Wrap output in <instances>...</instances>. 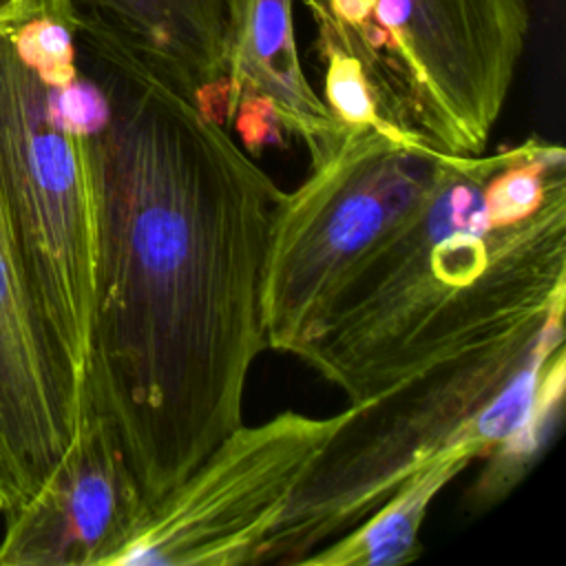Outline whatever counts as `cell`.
Wrapping results in <instances>:
<instances>
[{"mask_svg": "<svg viewBox=\"0 0 566 566\" xmlns=\"http://www.w3.org/2000/svg\"><path fill=\"white\" fill-rule=\"evenodd\" d=\"M146 515L108 420L82 405L80 429L60 464L9 513L0 566H111Z\"/></svg>", "mask_w": 566, "mask_h": 566, "instance_id": "9", "label": "cell"}, {"mask_svg": "<svg viewBox=\"0 0 566 566\" xmlns=\"http://www.w3.org/2000/svg\"><path fill=\"white\" fill-rule=\"evenodd\" d=\"M557 314L564 307L539 325L515 329L367 402L349 405L347 422L265 546L261 564H301L365 520L400 482L458 440V431L533 356Z\"/></svg>", "mask_w": 566, "mask_h": 566, "instance_id": "6", "label": "cell"}, {"mask_svg": "<svg viewBox=\"0 0 566 566\" xmlns=\"http://www.w3.org/2000/svg\"><path fill=\"white\" fill-rule=\"evenodd\" d=\"M347 418L349 407L323 418L281 411L261 424H239L148 511L111 566L261 564Z\"/></svg>", "mask_w": 566, "mask_h": 566, "instance_id": "7", "label": "cell"}, {"mask_svg": "<svg viewBox=\"0 0 566 566\" xmlns=\"http://www.w3.org/2000/svg\"><path fill=\"white\" fill-rule=\"evenodd\" d=\"M44 99L0 0V175L11 228L31 310L84 396L97 287L95 135L51 124Z\"/></svg>", "mask_w": 566, "mask_h": 566, "instance_id": "4", "label": "cell"}, {"mask_svg": "<svg viewBox=\"0 0 566 566\" xmlns=\"http://www.w3.org/2000/svg\"><path fill=\"white\" fill-rule=\"evenodd\" d=\"M453 155L376 126H345L283 192L261 281L265 347L298 356L345 279L444 177Z\"/></svg>", "mask_w": 566, "mask_h": 566, "instance_id": "3", "label": "cell"}, {"mask_svg": "<svg viewBox=\"0 0 566 566\" xmlns=\"http://www.w3.org/2000/svg\"><path fill=\"white\" fill-rule=\"evenodd\" d=\"M294 0H241L230 51V88L241 97L263 99L285 135L301 139L307 155H318L345 128L310 84L292 22ZM237 113V111H234Z\"/></svg>", "mask_w": 566, "mask_h": 566, "instance_id": "11", "label": "cell"}, {"mask_svg": "<svg viewBox=\"0 0 566 566\" xmlns=\"http://www.w3.org/2000/svg\"><path fill=\"white\" fill-rule=\"evenodd\" d=\"M82 420V389L51 349L29 303L0 175V513L49 480Z\"/></svg>", "mask_w": 566, "mask_h": 566, "instance_id": "8", "label": "cell"}, {"mask_svg": "<svg viewBox=\"0 0 566 566\" xmlns=\"http://www.w3.org/2000/svg\"><path fill=\"white\" fill-rule=\"evenodd\" d=\"M509 150L460 157L345 279L296 356L349 405L462 358L566 305V177L526 219L493 228L484 186Z\"/></svg>", "mask_w": 566, "mask_h": 566, "instance_id": "2", "label": "cell"}, {"mask_svg": "<svg viewBox=\"0 0 566 566\" xmlns=\"http://www.w3.org/2000/svg\"><path fill=\"white\" fill-rule=\"evenodd\" d=\"M396 135L444 155H482L531 31V0H374L338 22Z\"/></svg>", "mask_w": 566, "mask_h": 566, "instance_id": "5", "label": "cell"}, {"mask_svg": "<svg viewBox=\"0 0 566 566\" xmlns=\"http://www.w3.org/2000/svg\"><path fill=\"white\" fill-rule=\"evenodd\" d=\"M321 2H327V0H321Z\"/></svg>", "mask_w": 566, "mask_h": 566, "instance_id": "14", "label": "cell"}, {"mask_svg": "<svg viewBox=\"0 0 566 566\" xmlns=\"http://www.w3.org/2000/svg\"><path fill=\"white\" fill-rule=\"evenodd\" d=\"M566 356L559 347L544 365L531 407L520 424L486 455L489 462L480 475V482L471 491L475 504L482 502L491 506L504 497L528 471L537 451L548 438L555 416L564 402V382H566Z\"/></svg>", "mask_w": 566, "mask_h": 566, "instance_id": "13", "label": "cell"}, {"mask_svg": "<svg viewBox=\"0 0 566 566\" xmlns=\"http://www.w3.org/2000/svg\"><path fill=\"white\" fill-rule=\"evenodd\" d=\"M482 451L458 436L440 455L411 473L365 520L321 546L301 564L312 566H398L420 555L418 531L436 495L453 482Z\"/></svg>", "mask_w": 566, "mask_h": 566, "instance_id": "12", "label": "cell"}, {"mask_svg": "<svg viewBox=\"0 0 566 566\" xmlns=\"http://www.w3.org/2000/svg\"><path fill=\"white\" fill-rule=\"evenodd\" d=\"M73 29L111 102L95 135L97 287L82 405L108 420L150 511L243 424L283 190L175 69L102 27Z\"/></svg>", "mask_w": 566, "mask_h": 566, "instance_id": "1", "label": "cell"}, {"mask_svg": "<svg viewBox=\"0 0 566 566\" xmlns=\"http://www.w3.org/2000/svg\"><path fill=\"white\" fill-rule=\"evenodd\" d=\"M73 24L102 27L175 69L195 88L199 108L232 130L230 51L241 0H53Z\"/></svg>", "mask_w": 566, "mask_h": 566, "instance_id": "10", "label": "cell"}]
</instances>
